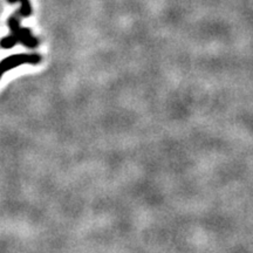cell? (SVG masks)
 Masks as SVG:
<instances>
[{
  "label": "cell",
  "instance_id": "cell-1",
  "mask_svg": "<svg viewBox=\"0 0 253 253\" xmlns=\"http://www.w3.org/2000/svg\"><path fill=\"white\" fill-rule=\"evenodd\" d=\"M19 18H20V15L18 12L8 18L7 25L11 30V36L14 38L17 43H21L27 48H36L37 46H39V40L32 34L30 28L21 26Z\"/></svg>",
  "mask_w": 253,
  "mask_h": 253
},
{
  "label": "cell",
  "instance_id": "cell-2",
  "mask_svg": "<svg viewBox=\"0 0 253 253\" xmlns=\"http://www.w3.org/2000/svg\"><path fill=\"white\" fill-rule=\"evenodd\" d=\"M42 61V56L38 53H21V54H13L11 56L0 61V79H1L4 73L11 69H14L19 66L30 63V65H38Z\"/></svg>",
  "mask_w": 253,
  "mask_h": 253
},
{
  "label": "cell",
  "instance_id": "cell-3",
  "mask_svg": "<svg viewBox=\"0 0 253 253\" xmlns=\"http://www.w3.org/2000/svg\"><path fill=\"white\" fill-rule=\"evenodd\" d=\"M9 4H14V2H20L21 7L18 11L20 17H30L32 15V5L30 0H7Z\"/></svg>",
  "mask_w": 253,
  "mask_h": 253
},
{
  "label": "cell",
  "instance_id": "cell-4",
  "mask_svg": "<svg viewBox=\"0 0 253 253\" xmlns=\"http://www.w3.org/2000/svg\"><path fill=\"white\" fill-rule=\"evenodd\" d=\"M17 45V41L14 40V38L9 34V36H6L0 40V47L4 49H11Z\"/></svg>",
  "mask_w": 253,
  "mask_h": 253
}]
</instances>
